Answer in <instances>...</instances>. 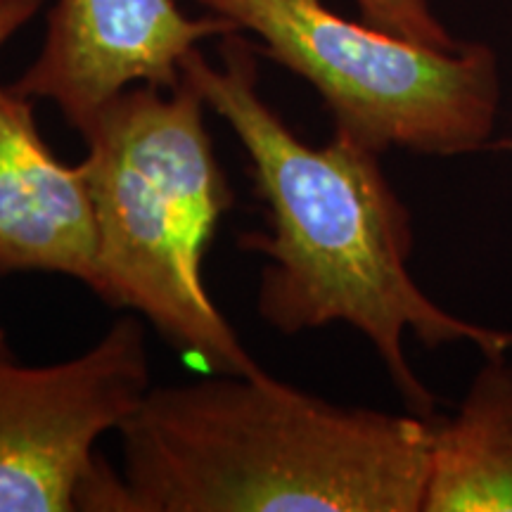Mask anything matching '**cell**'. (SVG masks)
Instances as JSON below:
<instances>
[{
    "instance_id": "obj_7",
    "label": "cell",
    "mask_w": 512,
    "mask_h": 512,
    "mask_svg": "<svg viewBox=\"0 0 512 512\" xmlns=\"http://www.w3.org/2000/svg\"><path fill=\"white\" fill-rule=\"evenodd\" d=\"M57 273L93 287L98 226L81 164L53 155L34 100L0 83V275Z\"/></svg>"
},
{
    "instance_id": "obj_2",
    "label": "cell",
    "mask_w": 512,
    "mask_h": 512,
    "mask_svg": "<svg viewBox=\"0 0 512 512\" xmlns=\"http://www.w3.org/2000/svg\"><path fill=\"white\" fill-rule=\"evenodd\" d=\"M434 418L259 375L152 387L119 427L121 512H420Z\"/></svg>"
},
{
    "instance_id": "obj_5",
    "label": "cell",
    "mask_w": 512,
    "mask_h": 512,
    "mask_svg": "<svg viewBox=\"0 0 512 512\" xmlns=\"http://www.w3.org/2000/svg\"><path fill=\"white\" fill-rule=\"evenodd\" d=\"M152 389L145 330L121 316L93 349L22 366L0 332V512L81 510L98 472L95 444Z\"/></svg>"
},
{
    "instance_id": "obj_11",
    "label": "cell",
    "mask_w": 512,
    "mask_h": 512,
    "mask_svg": "<svg viewBox=\"0 0 512 512\" xmlns=\"http://www.w3.org/2000/svg\"><path fill=\"white\" fill-rule=\"evenodd\" d=\"M498 150H505V152H512V140H503V143L496 145Z\"/></svg>"
},
{
    "instance_id": "obj_4",
    "label": "cell",
    "mask_w": 512,
    "mask_h": 512,
    "mask_svg": "<svg viewBox=\"0 0 512 512\" xmlns=\"http://www.w3.org/2000/svg\"><path fill=\"white\" fill-rule=\"evenodd\" d=\"M261 53L309 81L332 114V131L382 152L401 147L460 157L491 147L501 110L496 50L463 41L441 50L351 22L323 0H195Z\"/></svg>"
},
{
    "instance_id": "obj_10",
    "label": "cell",
    "mask_w": 512,
    "mask_h": 512,
    "mask_svg": "<svg viewBox=\"0 0 512 512\" xmlns=\"http://www.w3.org/2000/svg\"><path fill=\"white\" fill-rule=\"evenodd\" d=\"M48 0H0V50L19 29L27 27Z\"/></svg>"
},
{
    "instance_id": "obj_3",
    "label": "cell",
    "mask_w": 512,
    "mask_h": 512,
    "mask_svg": "<svg viewBox=\"0 0 512 512\" xmlns=\"http://www.w3.org/2000/svg\"><path fill=\"white\" fill-rule=\"evenodd\" d=\"M188 81L133 86L81 128L98 226L93 294L136 311L185 356L223 375H259L204 285V254L235 195Z\"/></svg>"
},
{
    "instance_id": "obj_6",
    "label": "cell",
    "mask_w": 512,
    "mask_h": 512,
    "mask_svg": "<svg viewBox=\"0 0 512 512\" xmlns=\"http://www.w3.org/2000/svg\"><path fill=\"white\" fill-rule=\"evenodd\" d=\"M235 31L219 15L188 17L178 0H55L43 46L15 91L53 100L81 131L128 88H176L197 43Z\"/></svg>"
},
{
    "instance_id": "obj_8",
    "label": "cell",
    "mask_w": 512,
    "mask_h": 512,
    "mask_svg": "<svg viewBox=\"0 0 512 512\" xmlns=\"http://www.w3.org/2000/svg\"><path fill=\"white\" fill-rule=\"evenodd\" d=\"M486 356L451 418H434L420 512H512V361Z\"/></svg>"
},
{
    "instance_id": "obj_12",
    "label": "cell",
    "mask_w": 512,
    "mask_h": 512,
    "mask_svg": "<svg viewBox=\"0 0 512 512\" xmlns=\"http://www.w3.org/2000/svg\"><path fill=\"white\" fill-rule=\"evenodd\" d=\"M0 332H3V328H0Z\"/></svg>"
},
{
    "instance_id": "obj_9",
    "label": "cell",
    "mask_w": 512,
    "mask_h": 512,
    "mask_svg": "<svg viewBox=\"0 0 512 512\" xmlns=\"http://www.w3.org/2000/svg\"><path fill=\"white\" fill-rule=\"evenodd\" d=\"M363 22L422 46L453 50L460 43L434 15L430 0H354Z\"/></svg>"
},
{
    "instance_id": "obj_1",
    "label": "cell",
    "mask_w": 512,
    "mask_h": 512,
    "mask_svg": "<svg viewBox=\"0 0 512 512\" xmlns=\"http://www.w3.org/2000/svg\"><path fill=\"white\" fill-rule=\"evenodd\" d=\"M221 38V67L200 48L183 62L204 105L245 147L266 230L238 235V247L266 256L256 311L280 335L347 323L373 344L408 411L434 418L437 396L406 358L403 337L425 347L467 342L486 356L512 354V330L486 328L446 311L415 283L413 216L380 166V155L344 133L306 143L259 93L249 41Z\"/></svg>"
}]
</instances>
